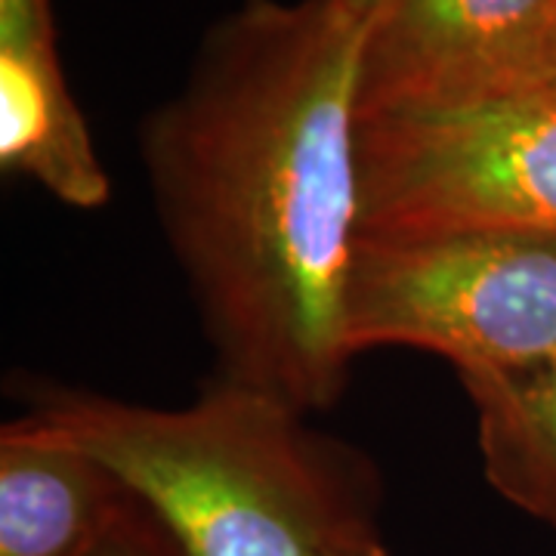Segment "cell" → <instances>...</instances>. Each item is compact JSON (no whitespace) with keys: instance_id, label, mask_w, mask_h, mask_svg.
<instances>
[{"instance_id":"52a82bcc","label":"cell","mask_w":556,"mask_h":556,"mask_svg":"<svg viewBox=\"0 0 556 556\" xmlns=\"http://www.w3.org/2000/svg\"><path fill=\"white\" fill-rule=\"evenodd\" d=\"M0 164L80 211L102 207L112 195L56 43L0 50Z\"/></svg>"},{"instance_id":"277c9868","label":"cell","mask_w":556,"mask_h":556,"mask_svg":"<svg viewBox=\"0 0 556 556\" xmlns=\"http://www.w3.org/2000/svg\"><path fill=\"white\" fill-rule=\"evenodd\" d=\"M358 232L556 236V102L510 93L358 118Z\"/></svg>"},{"instance_id":"ba28073f","label":"cell","mask_w":556,"mask_h":556,"mask_svg":"<svg viewBox=\"0 0 556 556\" xmlns=\"http://www.w3.org/2000/svg\"><path fill=\"white\" fill-rule=\"evenodd\" d=\"M477 408L485 479L556 529V356L514 378L460 380Z\"/></svg>"},{"instance_id":"6da1fadb","label":"cell","mask_w":556,"mask_h":556,"mask_svg":"<svg viewBox=\"0 0 556 556\" xmlns=\"http://www.w3.org/2000/svg\"><path fill=\"white\" fill-rule=\"evenodd\" d=\"M375 10V0H244L139 130L219 380L303 415L338 402L353 362L343 303Z\"/></svg>"},{"instance_id":"9c48e42d","label":"cell","mask_w":556,"mask_h":556,"mask_svg":"<svg viewBox=\"0 0 556 556\" xmlns=\"http://www.w3.org/2000/svg\"><path fill=\"white\" fill-rule=\"evenodd\" d=\"M90 556H182L174 538L167 535L139 501L130 497L127 510L105 532Z\"/></svg>"},{"instance_id":"7c38bea8","label":"cell","mask_w":556,"mask_h":556,"mask_svg":"<svg viewBox=\"0 0 556 556\" xmlns=\"http://www.w3.org/2000/svg\"><path fill=\"white\" fill-rule=\"evenodd\" d=\"M350 556H387V551H383V544H380V538H378V541H371V544L358 547L356 554H350Z\"/></svg>"},{"instance_id":"7a4b0ae2","label":"cell","mask_w":556,"mask_h":556,"mask_svg":"<svg viewBox=\"0 0 556 556\" xmlns=\"http://www.w3.org/2000/svg\"><path fill=\"white\" fill-rule=\"evenodd\" d=\"M31 417L97 457L182 556H350L378 541L362 460L254 387L217 378L186 408L65 390Z\"/></svg>"},{"instance_id":"8992f818","label":"cell","mask_w":556,"mask_h":556,"mask_svg":"<svg viewBox=\"0 0 556 556\" xmlns=\"http://www.w3.org/2000/svg\"><path fill=\"white\" fill-rule=\"evenodd\" d=\"M130 492L38 417L0 433V556H90Z\"/></svg>"},{"instance_id":"3957f363","label":"cell","mask_w":556,"mask_h":556,"mask_svg":"<svg viewBox=\"0 0 556 556\" xmlns=\"http://www.w3.org/2000/svg\"><path fill=\"white\" fill-rule=\"evenodd\" d=\"M346 350L415 346L457 378H514L556 356V236L519 229L358 232Z\"/></svg>"},{"instance_id":"30bf717a","label":"cell","mask_w":556,"mask_h":556,"mask_svg":"<svg viewBox=\"0 0 556 556\" xmlns=\"http://www.w3.org/2000/svg\"><path fill=\"white\" fill-rule=\"evenodd\" d=\"M56 25L50 0H0V50L53 47Z\"/></svg>"},{"instance_id":"8fae6325","label":"cell","mask_w":556,"mask_h":556,"mask_svg":"<svg viewBox=\"0 0 556 556\" xmlns=\"http://www.w3.org/2000/svg\"><path fill=\"white\" fill-rule=\"evenodd\" d=\"M522 93H535L541 100L556 102V7L547 20L544 35H541L535 62H532V72H529Z\"/></svg>"},{"instance_id":"5b68a950","label":"cell","mask_w":556,"mask_h":556,"mask_svg":"<svg viewBox=\"0 0 556 556\" xmlns=\"http://www.w3.org/2000/svg\"><path fill=\"white\" fill-rule=\"evenodd\" d=\"M556 0H380L358 118L522 93Z\"/></svg>"},{"instance_id":"4fadbf2b","label":"cell","mask_w":556,"mask_h":556,"mask_svg":"<svg viewBox=\"0 0 556 556\" xmlns=\"http://www.w3.org/2000/svg\"><path fill=\"white\" fill-rule=\"evenodd\" d=\"M375 3H380V0H375Z\"/></svg>"}]
</instances>
